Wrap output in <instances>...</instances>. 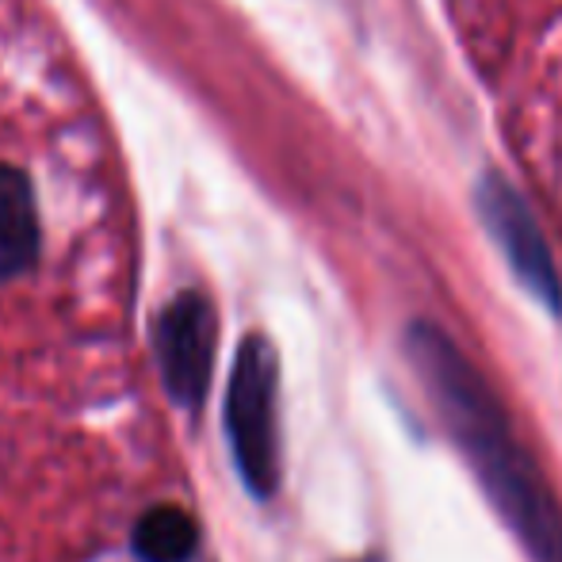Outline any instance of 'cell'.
<instances>
[{
    "label": "cell",
    "mask_w": 562,
    "mask_h": 562,
    "mask_svg": "<svg viewBox=\"0 0 562 562\" xmlns=\"http://www.w3.org/2000/svg\"><path fill=\"white\" fill-rule=\"evenodd\" d=\"M200 548L195 520L177 505H157L134 528V555L142 562H188Z\"/></svg>",
    "instance_id": "obj_3"
},
{
    "label": "cell",
    "mask_w": 562,
    "mask_h": 562,
    "mask_svg": "<svg viewBox=\"0 0 562 562\" xmlns=\"http://www.w3.org/2000/svg\"><path fill=\"white\" fill-rule=\"evenodd\" d=\"M154 337L169 398L184 409H195L211 383V352H215V314H211V306L200 295H180L161 314Z\"/></svg>",
    "instance_id": "obj_2"
},
{
    "label": "cell",
    "mask_w": 562,
    "mask_h": 562,
    "mask_svg": "<svg viewBox=\"0 0 562 562\" xmlns=\"http://www.w3.org/2000/svg\"><path fill=\"white\" fill-rule=\"evenodd\" d=\"M276 363L265 340H245L229 379V437L245 482L257 494L276 486Z\"/></svg>",
    "instance_id": "obj_1"
}]
</instances>
